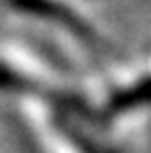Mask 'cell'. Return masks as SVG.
Masks as SVG:
<instances>
[{
	"label": "cell",
	"instance_id": "6da1fadb",
	"mask_svg": "<svg viewBox=\"0 0 151 153\" xmlns=\"http://www.w3.org/2000/svg\"><path fill=\"white\" fill-rule=\"evenodd\" d=\"M10 2L14 5V7H19V10H26V12L37 14V16L58 21V23L67 26L70 30H75L77 35H81V37H86V39L95 37L93 30L88 28L75 12L67 10L65 5H61V2H56V0H10Z\"/></svg>",
	"mask_w": 151,
	"mask_h": 153
},
{
	"label": "cell",
	"instance_id": "7a4b0ae2",
	"mask_svg": "<svg viewBox=\"0 0 151 153\" xmlns=\"http://www.w3.org/2000/svg\"><path fill=\"white\" fill-rule=\"evenodd\" d=\"M149 97H151V81H147V84H142V86L123 93V95L119 97V105L130 107V105H135V102H144V100H149Z\"/></svg>",
	"mask_w": 151,
	"mask_h": 153
}]
</instances>
